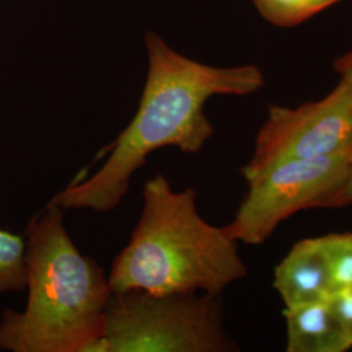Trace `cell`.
Instances as JSON below:
<instances>
[{
	"mask_svg": "<svg viewBox=\"0 0 352 352\" xmlns=\"http://www.w3.org/2000/svg\"><path fill=\"white\" fill-rule=\"evenodd\" d=\"M148 77L138 113L113 144L107 161L93 175L59 192L50 204L97 213L123 201L132 176L153 151L175 146L197 153L213 136L205 104L215 96H250L264 87L253 64L214 67L173 50L158 34L146 33Z\"/></svg>",
	"mask_w": 352,
	"mask_h": 352,
	"instance_id": "obj_1",
	"label": "cell"
},
{
	"mask_svg": "<svg viewBox=\"0 0 352 352\" xmlns=\"http://www.w3.org/2000/svg\"><path fill=\"white\" fill-rule=\"evenodd\" d=\"M142 201L139 222L107 277L113 294L221 296L247 277L239 243L202 218L195 189L175 190L158 174L145 183Z\"/></svg>",
	"mask_w": 352,
	"mask_h": 352,
	"instance_id": "obj_2",
	"label": "cell"
},
{
	"mask_svg": "<svg viewBox=\"0 0 352 352\" xmlns=\"http://www.w3.org/2000/svg\"><path fill=\"white\" fill-rule=\"evenodd\" d=\"M25 245L28 302L4 312L0 350L94 352L113 295L104 270L76 247L52 204L29 223Z\"/></svg>",
	"mask_w": 352,
	"mask_h": 352,
	"instance_id": "obj_3",
	"label": "cell"
},
{
	"mask_svg": "<svg viewBox=\"0 0 352 352\" xmlns=\"http://www.w3.org/2000/svg\"><path fill=\"white\" fill-rule=\"evenodd\" d=\"M219 296L204 292L113 294L94 352H228Z\"/></svg>",
	"mask_w": 352,
	"mask_h": 352,
	"instance_id": "obj_4",
	"label": "cell"
},
{
	"mask_svg": "<svg viewBox=\"0 0 352 352\" xmlns=\"http://www.w3.org/2000/svg\"><path fill=\"white\" fill-rule=\"evenodd\" d=\"M352 151L315 160H289L245 176L247 192L227 234L248 245H260L294 214L324 209L346 179Z\"/></svg>",
	"mask_w": 352,
	"mask_h": 352,
	"instance_id": "obj_5",
	"label": "cell"
},
{
	"mask_svg": "<svg viewBox=\"0 0 352 352\" xmlns=\"http://www.w3.org/2000/svg\"><path fill=\"white\" fill-rule=\"evenodd\" d=\"M352 151V102L337 84L318 101L272 106L241 175L289 160H315Z\"/></svg>",
	"mask_w": 352,
	"mask_h": 352,
	"instance_id": "obj_6",
	"label": "cell"
},
{
	"mask_svg": "<svg viewBox=\"0 0 352 352\" xmlns=\"http://www.w3.org/2000/svg\"><path fill=\"white\" fill-rule=\"evenodd\" d=\"M274 289L285 308L330 299L333 287L320 238L302 239L292 245L276 266Z\"/></svg>",
	"mask_w": 352,
	"mask_h": 352,
	"instance_id": "obj_7",
	"label": "cell"
},
{
	"mask_svg": "<svg viewBox=\"0 0 352 352\" xmlns=\"http://www.w3.org/2000/svg\"><path fill=\"white\" fill-rule=\"evenodd\" d=\"M286 351L344 352L351 350L330 300L285 308Z\"/></svg>",
	"mask_w": 352,
	"mask_h": 352,
	"instance_id": "obj_8",
	"label": "cell"
},
{
	"mask_svg": "<svg viewBox=\"0 0 352 352\" xmlns=\"http://www.w3.org/2000/svg\"><path fill=\"white\" fill-rule=\"evenodd\" d=\"M265 20L282 28L299 25L337 0H251Z\"/></svg>",
	"mask_w": 352,
	"mask_h": 352,
	"instance_id": "obj_9",
	"label": "cell"
},
{
	"mask_svg": "<svg viewBox=\"0 0 352 352\" xmlns=\"http://www.w3.org/2000/svg\"><path fill=\"white\" fill-rule=\"evenodd\" d=\"M26 287V245L20 235L0 230V292Z\"/></svg>",
	"mask_w": 352,
	"mask_h": 352,
	"instance_id": "obj_10",
	"label": "cell"
},
{
	"mask_svg": "<svg viewBox=\"0 0 352 352\" xmlns=\"http://www.w3.org/2000/svg\"><path fill=\"white\" fill-rule=\"evenodd\" d=\"M327 257L333 294L352 286V232L320 236Z\"/></svg>",
	"mask_w": 352,
	"mask_h": 352,
	"instance_id": "obj_11",
	"label": "cell"
},
{
	"mask_svg": "<svg viewBox=\"0 0 352 352\" xmlns=\"http://www.w3.org/2000/svg\"><path fill=\"white\" fill-rule=\"evenodd\" d=\"M329 300L352 349V286L334 292Z\"/></svg>",
	"mask_w": 352,
	"mask_h": 352,
	"instance_id": "obj_12",
	"label": "cell"
},
{
	"mask_svg": "<svg viewBox=\"0 0 352 352\" xmlns=\"http://www.w3.org/2000/svg\"><path fill=\"white\" fill-rule=\"evenodd\" d=\"M352 205V161L346 179L333 196L327 200L324 209H340Z\"/></svg>",
	"mask_w": 352,
	"mask_h": 352,
	"instance_id": "obj_13",
	"label": "cell"
},
{
	"mask_svg": "<svg viewBox=\"0 0 352 352\" xmlns=\"http://www.w3.org/2000/svg\"><path fill=\"white\" fill-rule=\"evenodd\" d=\"M334 69L340 76L338 85L344 89L347 97L352 102V50L340 56L334 63Z\"/></svg>",
	"mask_w": 352,
	"mask_h": 352,
	"instance_id": "obj_14",
	"label": "cell"
},
{
	"mask_svg": "<svg viewBox=\"0 0 352 352\" xmlns=\"http://www.w3.org/2000/svg\"><path fill=\"white\" fill-rule=\"evenodd\" d=\"M337 1H340V0H337Z\"/></svg>",
	"mask_w": 352,
	"mask_h": 352,
	"instance_id": "obj_15",
	"label": "cell"
}]
</instances>
